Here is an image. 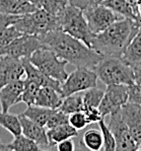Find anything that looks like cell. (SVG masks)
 Here are the masks:
<instances>
[{
    "instance_id": "1",
    "label": "cell",
    "mask_w": 141,
    "mask_h": 151,
    "mask_svg": "<svg viewBox=\"0 0 141 151\" xmlns=\"http://www.w3.org/2000/svg\"><path fill=\"white\" fill-rule=\"evenodd\" d=\"M46 48L56 53L59 58L75 67H87L94 69L104 56L94 49L87 47L83 42L61 29H54L39 37Z\"/></svg>"
},
{
    "instance_id": "2",
    "label": "cell",
    "mask_w": 141,
    "mask_h": 151,
    "mask_svg": "<svg viewBox=\"0 0 141 151\" xmlns=\"http://www.w3.org/2000/svg\"><path fill=\"white\" fill-rule=\"evenodd\" d=\"M141 27L138 20L122 18L104 32L94 35L91 48L101 56L121 57Z\"/></svg>"
},
{
    "instance_id": "3",
    "label": "cell",
    "mask_w": 141,
    "mask_h": 151,
    "mask_svg": "<svg viewBox=\"0 0 141 151\" xmlns=\"http://www.w3.org/2000/svg\"><path fill=\"white\" fill-rule=\"evenodd\" d=\"M104 84L131 85L135 83L133 68L121 57L104 56L92 69Z\"/></svg>"
},
{
    "instance_id": "4",
    "label": "cell",
    "mask_w": 141,
    "mask_h": 151,
    "mask_svg": "<svg viewBox=\"0 0 141 151\" xmlns=\"http://www.w3.org/2000/svg\"><path fill=\"white\" fill-rule=\"evenodd\" d=\"M57 17L59 22V29L78 39L87 47L91 48L94 35L89 29L82 9L68 4L57 15Z\"/></svg>"
},
{
    "instance_id": "5",
    "label": "cell",
    "mask_w": 141,
    "mask_h": 151,
    "mask_svg": "<svg viewBox=\"0 0 141 151\" xmlns=\"http://www.w3.org/2000/svg\"><path fill=\"white\" fill-rule=\"evenodd\" d=\"M13 25L20 34L38 37L44 36L54 29H59L58 17L51 14L44 8H38L34 12L20 15Z\"/></svg>"
},
{
    "instance_id": "6",
    "label": "cell",
    "mask_w": 141,
    "mask_h": 151,
    "mask_svg": "<svg viewBox=\"0 0 141 151\" xmlns=\"http://www.w3.org/2000/svg\"><path fill=\"white\" fill-rule=\"evenodd\" d=\"M29 61L45 75L63 83L68 77L66 65L68 62L59 58L56 53L49 48H42L33 53Z\"/></svg>"
},
{
    "instance_id": "7",
    "label": "cell",
    "mask_w": 141,
    "mask_h": 151,
    "mask_svg": "<svg viewBox=\"0 0 141 151\" xmlns=\"http://www.w3.org/2000/svg\"><path fill=\"white\" fill-rule=\"evenodd\" d=\"M98 75L92 69L87 67H76L75 70L68 74V77L61 84V96L66 97L98 86Z\"/></svg>"
},
{
    "instance_id": "8",
    "label": "cell",
    "mask_w": 141,
    "mask_h": 151,
    "mask_svg": "<svg viewBox=\"0 0 141 151\" xmlns=\"http://www.w3.org/2000/svg\"><path fill=\"white\" fill-rule=\"evenodd\" d=\"M46 48L38 36L22 34L11 41L8 45L0 48V56L7 55L17 59H29L34 52Z\"/></svg>"
},
{
    "instance_id": "9",
    "label": "cell",
    "mask_w": 141,
    "mask_h": 151,
    "mask_svg": "<svg viewBox=\"0 0 141 151\" xmlns=\"http://www.w3.org/2000/svg\"><path fill=\"white\" fill-rule=\"evenodd\" d=\"M83 14L94 35L100 34L115 22L125 18L101 3L94 4L83 9Z\"/></svg>"
},
{
    "instance_id": "10",
    "label": "cell",
    "mask_w": 141,
    "mask_h": 151,
    "mask_svg": "<svg viewBox=\"0 0 141 151\" xmlns=\"http://www.w3.org/2000/svg\"><path fill=\"white\" fill-rule=\"evenodd\" d=\"M107 125L115 137L117 151L139 150V146L131 135V132L126 123L122 119L120 111L109 116Z\"/></svg>"
},
{
    "instance_id": "11",
    "label": "cell",
    "mask_w": 141,
    "mask_h": 151,
    "mask_svg": "<svg viewBox=\"0 0 141 151\" xmlns=\"http://www.w3.org/2000/svg\"><path fill=\"white\" fill-rule=\"evenodd\" d=\"M128 103V85L111 84L107 85L105 94L101 99L99 110L104 118L117 113L124 104Z\"/></svg>"
},
{
    "instance_id": "12",
    "label": "cell",
    "mask_w": 141,
    "mask_h": 151,
    "mask_svg": "<svg viewBox=\"0 0 141 151\" xmlns=\"http://www.w3.org/2000/svg\"><path fill=\"white\" fill-rule=\"evenodd\" d=\"M24 74V67L20 59L7 55L0 56V88L11 81L22 78Z\"/></svg>"
},
{
    "instance_id": "13",
    "label": "cell",
    "mask_w": 141,
    "mask_h": 151,
    "mask_svg": "<svg viewBox=\"0 0 141 151\" xmlns=\"http://www.w3.org/2000/svg\"><path fill=\"white\" fill-rule=\"evenodd\" d=\"M122 119L128 126L134 140L141 145V106L128 101L120 110Z\"/></svg>"
},
{
    "instance_id": "14",
    "label": "cell",
    "mask_w": 141,
    "mask_h": 151,
    "mask_svg": "<svg viewBox=\"0 0 141 151\" xmlns=\"http://www.w3.org/2000/svg\"><path fill=\"white\" fill-rule=\"evenodd\" d=\"M24 87V79H17L0 88V106L1 111L8 113L11 106L22 101Z\"/></svg>"
},
{
    "instance_id": "15",
    "label": "cell",
    "mask_w": 141,
    "mask_h": 151,
    "mask_svg": "<svg viewBox=\"0 0 141 151\" xmlns=\"http://www.w3.org/2000/svg\"><path fill=\"white\" fill-rule=\"evenodd\" d=\"M19 119L22 123V134H24L25 137L38 144L41 149L50 148L47 131L45 130V128L33 122L32 120L27 119L22 114L19 115Z\"/></svg>"
},
{
    "instance_id": "16",
    "label": "cell",
    "mask_w": 141,
    "mask_h": 151,
    "mask_svg": "<svg viewBox=\"0 0 141 151\" xmlns=\"http://www.w3.org/2000/svg\"><path fill=\"white\" fill-rule=\"evenodd\" d=\"M37 9L38 7L27 0H0V12L5 14L24 15Z\"/></svg>"
},
{
    "instance_id": "17",
    "label": "cell",
    "mask_w": 141,
    "mask_h": 151,
    "mask_svg": "<svg viewBox=\"0 0 141 151\" xmlns=\"http://www.w3.org/2000/svg\"><path fill=\"white\" fill-rule=\"evenodd\" d=\"M62 101H63V96L54 88L49 86H41L34 104L48 109H58L60 104H62Z\"/></svg>"
},
{
    "instance_id": "18",
    "label": "cell",
    "mask_w": 141,
    "mask_h": 151,
    "mask_svg": "<svg viewBox=\"0 0 141 151\" xmlns=\"http://www.w3.org/2000/svg\"><path fill=\"white\" fill-rule=\"evenodd\" d=\"M122 59L133 69L141 64V27L129 43Z\"/></svg>"
},
{
    "instance_id": "19",
    "label": "cell",
    "mask_w": 141,
    "mask_h": 151,
    "mask_svg": "<svg viewBox=\"0 0 141 151\" xmlns=\"http://www.w3.org/2000/svg\"><path fill=\"white\" fill-rule=\"evenodd\" d=\"M78 135V131L69 123L62 124L60 126L51 128L47 131L48 140H49L50 148L56 146L57 144L66 140V139L74 138Z\"/></svg>"
},
{
    "instance_id": "20",
    "label": "cell",
    "mask_w": 141,
    "mask_h": 151,
    "mask_svg": "<svg viewBox=\"0 0 141 151\" xmlns=\"http://www.w3.org/2000/svg\"><path fill=\"white\" fill-rule=\"evenodd\" d=\"M53 110L54 109H48L44 108V106L33 104V106H27V110L22 113V115L24 117H27V119L39 124L40 126L46 127Z\"/></svg>"
},
{
    "instance_id": "21",
    "label": "cell",
    "mask_w": 141,
    "mask_h": 151,
    "mask_svg": "<svg viewBox=\"0 0 141 151\" xmlns=\"http://www.w3.org/2000/svg\"><path fill=\"white\" fill-rule=\"evenodd\" d=\"M101 4L112 9L113 11L122 15L125 18L138 20V17L134 12L132 6L130 5V3L127 0H105V1L101 2Z\"/></svg>"
},
{
    "instance_id": "22",
    "label": "cell",
    "mask_w": 141,
    "mask_h": 151,
    "mask_svg": "<svg viewBox=\"0 0 141 151\" xmlns=\"http://www.w3.org/2000/svg\"><path fill=\"white\" fill-rule=\"evenodd\" d=\"M0 126L6 129L13 137H17L22 134V123H20L19 115L0 111Z\"/></svg>"
},
{
    "instance_id": "23",
    "label": "cell",
    "mask_w": 141,
    "mask_h": 151,
    "mask_svg": "<svg viewBox=\"0 0 141 151\" xmlns=\"http://www.w3.org/2000/svg\"><path fill=\"white\" fill-rule=\"evenodd\" d=\"M4 150H12V151H39L41 148L38 144H36L33 140L25 137L24 134H20L14 137L10 143L4 146Z\"/></svg>"
},
{
    "instance_id": "24",
    "label": "cell",
    "mask_w": 141,
    "mask_h": 151,
    "mask_svg": "<svg viewBox=\"0 0 141 151\" xmlns=\"http://www.w3.org/2000/svg\"><path fill=\"white\" fill-rule=\"evenodd\" d=\"M82 145L84 148L91 151H100L103 148L104 140L101 130L89 129L83 134Z\"/></svg>"
},
{
    "instance_id": "25",
    "label": "cell",
    "mask_w": 141,
    "mask_h": 151,
    "mask_svg": "<svg viewBox=\"0 0 141 151\" xmlns=\"http://www.w3.org/2000/svg\"><path fill=\"white\" fill-rule=\"evenodd\" d=\"M58 109L64 111L67 115H70V114H73L75 111H83L82 92H77V93L63 97L62 104H60Z\"/></svg>"
},
{
    "instance_id": "26",
    "label": "cell",
    "mask_w": 141,
    "mask_h": 151,
    "mask_svg": "<svg viewBox=\"0 0 141 151\" xmlns=\"http://www.w3.org/2000/svg\"><path fill=\"white\" fill-rule=\"evenodd\" d=\"M105 91L98 87H91L82 91L83 109L84 108H99Z\"/></svg>"
},
{
    "instance_id": "27",
    "label": "cell",
    "mask_w": 141,
    "mask_h": 151,
    "mask_svg": "<svg viewBox=\"0 0 141 151\" xmlns=\"http://www.w3.org/2000/svg\"><path fill=\"white\" fill-rule=\"evenodd\" d=\"M41 85L38 84L33 80H29L27 78L24 79V87L22 96V101L27 106H33L35 104V99L38 94Z\"/></svg>"
},
{
    "instance_id": "28",
    "label": "cell",
    "mask_w": 141,
    "mask_h": 151,
    "mask_svg": "<svg viewBox=\"0 0 141 151\" xmlns=\"http://www.w3.org/2000/svg\"><path fill=\"white\" fill-rule=\"evenodd\" d=\"M99 126L103 134V140H104V145L101 150L104 151H115L116 150V141H115V137L113 135V133L111 132V130L109 129L107 123L105 122V118L101 119L99 122Z\"/></svg>"
},
{
    "instance_id": "29",
    "label": "cell",
    "mask_w": 141,
    "mask_h": 151,
    "mask_svg": "<svg viewBox=\"0 0 141 151\" xmlns=\"http://www.w3.org/2000/svg\"><path fill=\"white\" fill-rule=\"evenodd\" d=\"M68 4V0H39L40 8H44L55 16L58 15Z\"/></svg>"
},
{
    "instance_id": "30",
    "label": "cell",
    "mask_w": 141,
    "mask_h": 151,
    "mask_svg": "<svg viewBox=\"0 0 141 151\" xmlns=\"http://www.w3.org/2000/svg\"><path fill=\"white\" fill-rule=\"evenodd\" d=\"M66 123H69V115H67V114L62 111L61 110H59V109H54L52 114H51L49 120H48L46 127L48 129H51V128L60 126V125L66 124Z\"/></svg>"
},
{
    "instance_id": "31",
    "label": "cell",
    "mask_w": 141,
    "mask_h": 151,
    "mask_svg": "<svg viewBox=\"0 0 141 151\" xmlns=\"http://www.w3.org/2000/svg\"><path fill=\"white\" fill-rule=\"evenodd\" d=\"M69 124L72 127H74L77 131H79V130L84 129L91 123H89L84 111H75V113L69 115Z\"/></svg>"
},
{
    "instance_id": "32",
    "label": "cell",
    "mask_w": 141,
    "mask_h": 151,
    "mask_svg": "<svg viewBox=\"0 0 141 151\" xmlns=\"http://www.w3.org/2000/svg\"><path fill=\"white\" fill-rule=\"evenodd\" d=\"M20 34L17 29L14 25H9L3 29H0V48L8 45L11 41H13L15 38L19 37Z\"/></svg>"
},
{
    "instance_id": "33",
    "label": "cell",
    "mask_w": 141,
    "mask_h": 151,
    "mask_svg": "<svg viewBox=\"0 0 141 151\" xmlns=\"http://www.w3.org/2000/svg\"><path fill=\"white\" fill-rule=\"evenodd\" d=\"M128 101L141 106V84L128 85Z\"/></svg>"
},
{
    "instance_id": "34",
    "label": "cell",
    "mask_w": 141,
    "mask_h": 151,
    "mask_svg": "<svg viewBox=\"0 0 141 151\" xmlns=\"http://www.w3.org/2000/svg\"><path fill=\"white\" fill-rule=\"evenodd\" d=\"M20 15L15 14H5V13L0 12V29H3L9 25H13L17 22Z\"/></svg>"
},
{
    "instance_id": "35",
    "label": "cell",
    "mask_w": 141,
    "mask_h": 151,
    "mask_svg": "<svg viewBox=\"0 0 141 151\" xmlns=\"http://www.w3.org/2000/svg\"><path fill=\"white\" fill-rule=\"evenodd\" d=\"M83 111L86 115L89 123H99L101 119H104L99 108H84Z\"/></svg>"
},
{
    "instance_id": "36",
    "label": "cell",
    "mask_w": 141,
    "mask_h": 151,
    "mask_svg": "<svg viewBox=\"0 0 141 151\" xmlns=\"http://www.w3.org/2000/svg\"><path fill=\"white\" fill-rule=\"evenodd\" d=\"M68 3L80 9H85L94 4H98V0H68Z\"/></svg>"
},
{
    "instance_id": "37",
    "label": "cell",
    "mask_w": 141,
    "mask_h": 151,
    "mask_svg": "<svg viewBox=\"0 0 141 151\" xmlns=\"http://www.w3.org/2000/svg\"><path fill=\"white\" fill-rule=\"evenodd\" d=\"M57 149L59 151H74L75 150V143L72 140V138L66 139V140L62 141L57 144Z\"/></svg>"
},
{
    "instance_id": "38",
    "label": "cell",
    "mask_w": 141,
    "mask_h": 151,
    "mask_svg": "<svg viewBox=\"0 0 141 151\" xmlns=\"http://www.w3.org/2000/svg\"><path fill=\"white\" fill-rule=\"evenodd\" d=\"M133 70H134V76H135V83L141 84V64L138 65L137 67H135Z\"/></svg>"
},
{
    "instance_id": "39",
    "label": "cell",
    "mask_w": 141,
    "mask_h": 151,
    "mask_svg": "<svg viewBox=\"0 0 141 151\" xmlns=\"http://www.w3.org/2000/svg\"><path fill=\"white\" fill-rule=\"evenodd\" d=\"M127 1L130 3L131 6H132L134 12H135L136 16H137V14H138V5H139V1H140V0H127ZM137 17H138V16H137Z\"/></svg>"
},
{
    "instance_id": "40",
    "label": "cell",
    "mask_w": 141,
    "mask_h": 151,
    "mask_svg": "<svg viewBox=\"0 0 141 151\" xmlns=\"http://www.w3.org/2000/svg\"><path fill=\"white\" fill-rule=\"evenodd\" d=\"M138 22L141 24V0L139 1V5H138Z\"/></svg>"
},
{
    "instance_id": "41",
    "label": "cell",
    "mask_w": 141,
    "mask_h": 151,
    "mask_svg": "<svg viewBox=\"0 0 141 151\" xmlns=\"http://www.w3.org/2000/svg\"><path fill=\"white\" fill-rule=\"evenodd\" d=\"M27 1L32 2V3H33L34 5H36L38 8H40V5H39V0H27Z\"/></svg>"
},
{
    "instance_id": "42",
    "label": "cell",
    "mask_w": 141,
    "mask_h": 151,
    "mask_svg": "<svg viewBox=\"0 0 141 151\" xmlns=\"http://www.w3.org/2000/svg\"><path fill=\"white\" fill-rule=\"evenodd\" d=\"M4 146H5V145H3L1 139H0V150H4Z\"/></svg>"
},
{
    "instance_id": "43",
    "label": "cell",
    "mask_w": 141,
    "mask_h": 151,
    "mask_svg": "<svg viewBox=\"0 0 141 151\" xmlns=\"http://www.w3.org/2000/svg\"><path fill=\"white\" fill-rule=\"evenodd\" d=\"M103 1H105V0H98L99 3H101V2H103Z\"/></svg>"
},
{
    "instance_id": "44",
    "label": "cell",
    "mask_w": 141,
    "mask_h": 151,
    "mask_svg": "<svg viewBox=\"0 0 141 151\" xmlns=\"http://www.w3.org/2000/svg\"><path fill=\"white\" fill-rule=\"evenodd\" d=\"M139 149H140V150H141V145H140V147H139Z\"/></svg>"
}]
</instances>
